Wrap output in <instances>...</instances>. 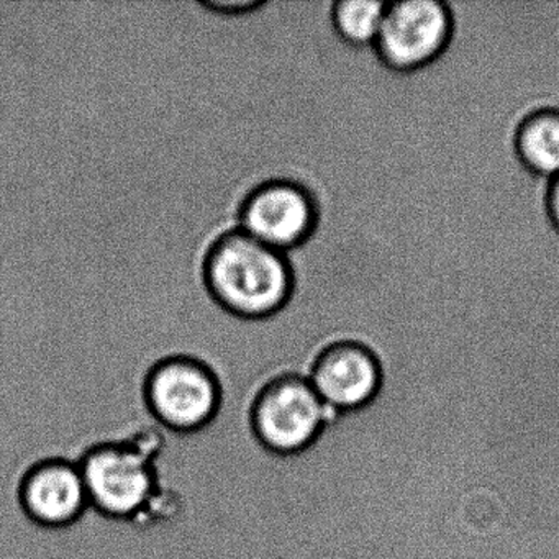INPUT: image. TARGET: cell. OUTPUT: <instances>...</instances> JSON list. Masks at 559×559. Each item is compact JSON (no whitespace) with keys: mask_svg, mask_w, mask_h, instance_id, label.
Returning <instances> with one entry per match:
<instances>
[{"mask_svg":"<svg viewBox=\"0 0 559 559\" xmlns=\"http://www.w3.org/2000/svg\"><path fill=\"white\" fill-rule=\"evenodd\" d=\"M202 276L212 299L231 316L245 320H263L280 312L294 287L287 254L238 227L225 230L212 241Z\"/></svg>","mask_w":559,"mask_h":559,"instance_id":"cell-1","label":"cell"},{"mask_svg":"<svg viewBox=\"0 0 559 559\" xmlns=\"http://www.w3.org/2000/svg\"><path fill=\"white\" fill-rule=\"evenodd\" d=\"M453 32L448 0H388L374 51L389 70L415 73L441 58Z\"/></svg>","mask_w":559,"mask_h":559,"instance_id":"cell-2","label":"cell"},{"mask_svg":"<svg viewBox=\"0 0 559 559\" xmlns=\"http://www.w3.org/2000/svg\"><path fill=\"white\" fill-rule=\"evenodd\" d=\"M319 222L316 195L296 179L270 178L250 189L237 227L274 250L289 253L312 237Z\"/></svg>","mask_w":559,"mask_h":559,"instance_id":"cell-3","label":"cell"},{"mask_svg":"<svg viewBox=\"0 0 559 559\" xmlns=\"http://www.w3.org/2000/svg\"><path fill=\"white\" fill-rule=\"evenodd\" d=\"M332 412L309 379L284 376L266 385L258 397L254 431L274 453H297L319 438Z\"/></svg>","mask_w":559,"mask_h":559,"instance_id":"cell-4","label":"cell"},{"mask_svg":"<svg viewBox=\"0 0 559 559\" xmlns=\"http://www.w3.org/2000/svg\"><path fill=\"white\" fill-rule=\"evenodd\" d=\"M90 506L114 519H130L155 493L156 477L148 456L130 444H103L80 463Z\"/></svg>","mask_w":559,"mask_h":559,"instance_id":"cell-5","label":"cell"},{"mask_svg":"<svg viewBox=\"0 0 559 559\" xmlns=\"http://www.w3.org/2000/svg\"><path fill=\"white\" fill-rule=\"evenodd\" d=\"M145 392L153 415L171 430L185 433L207 425L221 404L214 372L186 356L158 362L146 379Z\"/></svg>","mask_w":559,"mask_h":559,"instance_id":"cell-6","label":"cell"},{"mask_svg":"<svg viewBox=\"0 0 559 559\" xmlns=\"http://www.w3.org/2000/svg\"><path fill=\"white\" fill-rule=\"evenodd\" d=\"M309 381L330 411L336 414L361 411L381 391V365L368 346L345 340L332 343L320 353Z\"/></svg>","mask_w":559,"mask_h":559,"instance_id":"cell-7","label":"cell"},{"mask_svg":"<svg viewBox=\"0 0 559 559\" xmlns=\"http://www.w3.org/2000/svg\"><path fill=\"white\" fill-rule=\"evenodd\" d=\"M21 503L38 525H70L90 507L80 464L47 461L32 467L21 484Z\"/></svg>","mask_w":559,"mask_h":559,"instance_id":"cell-8","label":"cell"},{"mask_svg":"<svg viewBox=\"0 0 559 559\" xmlns=\"http://www.w3.org/2000/svg\"><path fill=\"white\" fill-rule=\"evenodd\" d=\"M515 153L532 175L548 181L559 175V106L536 107L523 117Z\"/></svg>","mask_w":559,"mask_h":559,"instance_id":"cell-9","label":"cell"},{"mask_svg":"<svg viewBox=\"0 0 559 559\" xmlns=\"http://www.w3.org/2000/svg\"><path fill=\"white\" fill-rule=\"evenodd\" d=\"M385 8L388 0H333V32L348 47L374 48Z\"/></svg>","mask_w":559,"mask_h":559,"instance_id":"cell-10","label":"cell"},{"mask_svg":"<svg viewBox=\"0 0 559 559\" xmlns=\"http://www.w3.org/2000/svg\"><path fill=\"white\" fill-rule=\"evenodd\" d=\"M260 2L261 0H202V4L209 11L224 15V17H240V15L254 11Z\"/></svg>","mask_w":559,"mask_h":559,"instance_id":"cell-11","label":"cell"},{"mask_svg":"<svg viewBox=\"0 0 559 559\" xmlns=\"http://www.w3.org/2000/svg\"><path fill=\"white\" fill-rule=\"evenodd\" d=\"M546 212H548L549 221L552 227L559 231V175L549 179L546 186Z\"/></svg>","mask_w":559,"mask_h":559,"instance_id":"cell-12","label":"cell"}]
</instances>
